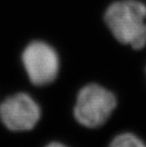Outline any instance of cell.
I'll return each mask as SVG.
<instances>
[{"label": "cell", "instance_id": "6da1fadb", "mask_svg": "<svg viewBox=\"0 0 146 147\" xmlns=\"http://www.w3.org/2000/svg\"><path fill=\"white\" fill-rule=\"evenodd\" d=\"M104 21L118 41L135 49L146 45V6L138 0H118L108 6Z\"/></svg>", "mask_w": 146, "mask_h": 147}, {"label": "cell", "instance_id": "7a4b0ae2", "mask_svg": "<svg viewBox=\"0 0 146 147\" xmlns=\"http://www.w3.org/2000/svg\"><path fill=\"white\" fill-rule=\"evenodd\" d=\"M116 106V96L110 90L98 84H89L77 95L73 114L81 125L93 129L104 125Z\"/></svg>", "mask_w": 146, "mask_h": 147}, {"label": "cell", "instance_id": "3957f363", "mask_svg": "<svg viewBox=\"0 0 146 147\" xmlns=\"http://www.w3.org/2000/svg\"><path fill=\"white\" fill-rule=\"evenodd\" d=\"M22 62L30 81L35 86H46L56 79L60 61L56 51L42 41L30 43L22 53Z\"/></svg>", "mask_w": 146, "mask_h": 147}, {"label": "cell", "instance_id": "277c9868", "mask_svg": "<svg viewBox=\"0 0 146 147\" xmlns=\"http://www.w3.org/2000/svg\"><path fill=\"white\" fill-rule=\"evenodd\" d=\"M40 117V106L26 93H17L9 97L0 105V119L4 125L12 131L32 129Z\"/></svg>", "mask_w": 146, "mask_h": 147}, {"label": "cell", "instance_id": "5b68a950", "mask_svg": "<svg viewBox=\"0 0 146 147\" xmlns=\"http://www.w3.org/2000/svg\"><path fill=\"white\" fill-rule=\"evenodd\" d=\"M108 147H146V144L134 134L122 133L115 137Z\"/></svg>", "mask_w": 146, "mask_h": 147}, {"label": "cell", "instance_id": "8992f818", "mask_svg": "<svg viewBox=\"0 0 146 147\" xmlns=\"http://www.w3.org/2000/svg\"><path fill=\"white\" fill-rule=\"evenodd\" d=\"M46 147H67V146L63 144V143H61V142H50L49 144H48Z\"/></svg>", "mask_w": 146, "mask_h": 147}]
</instances>
